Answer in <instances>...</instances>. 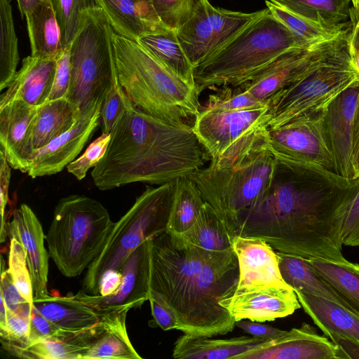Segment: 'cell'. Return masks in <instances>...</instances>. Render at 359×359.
<instances>
[{"label":"cell","mask_w":359,"mask_h":359,"mask_svg":"<svg viewBox=\"0 0 359 359\" xmlns=\"http://www.w3.org/2000/svg\"><path fill=\"white\" fill-rule=\"evenodd\" d=\"M345 214L341 238L344 245L359 246V177L344 193Z\"/></svg>","instance_id":"cell-43"},{"label":"cell","mask_w":359,"mask_h":359,"mask_svg":"<svg viewBox=\"0 0 359 359\" xmlns=\"http://www.w3.org/2000/svg\"><path fill=\"white\" fill-rule=\"evenodd\" d=\"M265 9L243 13L214 7L208 0L177 31L178 39L196 68Z\"/></svg>","instance_id":"cell-13"},{"label":"cell","mask_w":359,"mask_h":359,"mask_svg":"<svg viewBox=\"0 0 359 359\" xmlns=\"http://www.w3.org/2000/svg\"><path fill=\"white\" fill-rule=\"evenodd\" d=\"M0 297L4 299L6 311L9 312H17L23 305L29 303L18 290L8 269H6L3 257H1Z\"/></svg>","instance_id":"cell-48"},{"label":"cell","mask_w":359,"mask_h":359,"mask_svg":"<svg viewBox=\"0 0 359 359\" xmlns=\"http://www.w3.org/2000/svg\"><path fill=\"white\" fill-rule=\"evenodd\" d=\"M8 269L22 296L33 305L34 292L26 253L22 244L14 238H10Z\"/></svg>","instance_id":"cell-42"},{"label":"cell","mask_w":359,"mask_h":359,"mask_svg":"<svg viewBox=\"0 0 359 359\" xmlns=\"http://www.w3.org/2000/svg\"><path fill=\"white\" fill-rule=\"evenodd\" d=\"M34 307L46 318L60 329L79 334L97 325L104 318L86 304L74 299L69 294L61 296L48 294L34 298Z\"/></svg>","instance_id":"cell-24"},{"label":"cell","mask_w":359,"mask_h":359,"mask_svg":"<svg viewBox=\"0 0 359 359\" xmlns=\"http://www.w3.org/2000/svg\"><path fill=\"white\" fill-rule=\"evenodd\" d=\"M140 8H141L144 16L149 20L158 23L163 24L158 19L152 5V0H135Z\"/></svg>","instance_id":"cell-56"},{"label":"cell","mask_w":359,"mask_h":359,"mask_svg":"<svg viewBox=\"0 0 359 359\" xmlns=\"http://www.w3.org/2000/svg\"><path fill=\"white\" fill-rule=\"evenodd\" d=\"M216 93L208 96L200 110L228 111L244 110L266 106L255 99L243 85L215 88Z\"/></svg>","instance_id":"cell-40"},{"label":"cell","mask_w":359,"mask_h":359,"mask_svg":"<svg viewBox=\"0 0 359 359\" xmlns=\"http://www.w3.org/2000/svg\"><path fill=\"white\" fill-rule=\"evenodd\" d=\"M124 102L107 151L91 172L100 190L134 182L161 185L189 177L211 159L193 126L171 124L149 115L126 94Z\"/></svg>","instance_id":"cell-3"},{"label":"cell","mask_w":359,"mask_h":359,"mask_svg":"<svg viewBox=\"0 0 359 359\" xmlns=\"http://www.w3.org/2000/svg\"><path fill=\"white\" fill-rule=\"evenodd\" d=\"M119 84L139 109L167 123H187L201 109L197 87L139 42L112 32Z\"/></svg>","instance_id":"cell-4"},{"label":"cell","mask_w":359,"mask_h":359,"mask_svg":"<svg viewBox=\"0 0 359 359\" xmlns=\"http://www.w3.org/2000/svg\"><path fill=\"white\" fill-rule=\"evenodd\" d=\"M295 293L304 311L332 341L344 339L359 345L358 314L329 299Z\"/></svg>","instance_id":"cell-23"},{"label":"cell","mask_w":359,"mask_h":359,"mask_svg":"<svg viewBox=\"0 0 359 359\" xmlns=\"http://www.w3.org/2000/svg\"><path fill=\"white\" fill-rule=\"evenodd\" d=\"M325 112L294 119L269 130L267 146L276 158L318 174L347 187L351 182L337 172V163L325 127Z\"/></svg>","instance_id":"cell-11"},{"label":"cell","mask_w":359,"mask_h":359,"mask_svg":"<svg viewBox=\"0 0 359 359\" xmlns=\"http://www.w3.org/2000/svg\"><path fill=\"white\" fill-rule=\"evenodd\" d=\"M175 180L157 187L147 186L125 215L114 222L103 249L87 268L83 282L84 292L99 295L100 280L105 271H120L139 245L167 231Z\"/></svg>","instance_id":"cell-8"},{"label":"cell","mask_w":359,"mask_h":359,"mask_svg":"<svg viewBox=\"0 0 359 359\" xmlns=\"http://www.w3.org/2000/svg\"><path fill=\"white\" fill-rule=\"evenodd\" d=\"M114 29L100 6L84 13L70 45V84L66 98L80 112L102 104L118 81L112 40Z\"/></svg>","instance_id":"cell-9"},{"label":"cell","mask_w":359,"mask_h":359,"mask_svg":"<svg viewBox=\"0 0 359 359\" xmlns=\"http://www.w3.org/2000/svg\"><path fill=\"white\" fill-rule=\"evenodd\" d=\"M151 314L157 325L165 331L176 329L177 323L171 312L153 298H149Z\"/></svg>","instance_id":"cell-52"},{"label":"cell","mask_w":359,"mask_h":359,"mask_svg":"<svg viewBox=\"0 0 359 359\" xmlns=\"http://www.w3.org/2000/svg\"><path fill=\"white\" fill-rule=\"evenodd\" d=\"M60 27L62 48L74 41L83 24L84 13L100 6L97 0H51Z\"/></svg>","instance_id":"cell-39"},{"label":"cell","mask_w":359,"mask_h":359,"mask_svg":"<svg viewBox=\"0 0 359 359\" xmlns=\"http://www.w3.org/2000/svg\"><path fill=\"white\" fill-rule=\"evenodd\" d=\"M301 47L306 46L266 8L195 68L197 89L241 86L279 55Z\"/></svg>","instance_id":"cell-5"},{"label":"cell","mask_w":359,"mask_h":359,"mask_svg":"<svg viewBox=\"0 0 359 359\" xmlns=\"http://www.w3.org/2000/svg\"><path fill=\"white\" fill-rule=\"evenodd\" d=\"M44 1L51 0H16L22 18L25 17V15L30 13L39 3Z\"/></svg>","instance_id":"cell-57"},{"label":"cell","mask_w":359,"mask_h":359,"mask_svg":"<svg viewBox=\"0 0 359 359\" xmlns=\"http://www.w3.org/2000/svg\"><path fill=\"white\" fill-rule=\"evenodd\" d=\"M37 107L15 100L0 107V145L10 166L27 172L34 151L33 126Z\"/></svg>","instance_id":"cell-19"},{"label":"cell","mask_w":359,"mask_h":359,"mask_svg":"<svg viewBox=\"0 0 359 359\" xmlns=\"http://www.w3.org/2000/svg\"><path fill=\"white\" fill-rule=\"evenodd\" d=\"M232 248L239 265L236 290L264 285L290 286L281 276L276 252L263 239L236 236Z\"/></svg>","instance_id":"cell-21"},{"label":"cell","mask_w":359,"mask_h":359,"mask_svg":"<svg viewBox=\"0 0 359 359\" xmlns=\"http://www.w3.org/2000/svg\"><path fill=\"white\" fill-rule=\"evenodd\" d=\"M358 7H359V0H358Z\"/></svg>","instance_id":"cell-60"},{"label":"cell","mask_w":359,"mask_h":359,"mask_svg":"<svg viewBox=\"0 0 359 359\" xmlns=\"http://www.w3.org/2000/svg\"><path fill=\"white\" fill-rule=\"evenodd\" d=\"M238 279L233 248L208 250L167 231L150 240L149 298L171 312L184 334L233 331L236 322L220 301L233 294Z\"/></svg>","instance_id":"cell-2"},{"label":"cell","mask_w":359,"mask_h":359,"mask_svg":"<svg viewBox=\"0 0 359 359\" xmlns=\"http://www.w3.org/2000/svg\"><path fill=\"white\" fill-rule=\"evenodd\" d=\"M179 236L208 250L220 252L232 248V240L226 226L207 202L201 208L191 227Z\"/></svg>","instance_id":"cell-34"},{"label":"cell","mask_w":359,"mask_h":359,"mask_svg":"<svg viewBox=\"0 0 359 359\" xmlns=\"http://www.w3.org/2000/svg\"><path fill=\"white\" fill-rule=\"evenodd\" d=\"M348 49H349V54L351 56L352 63H353L355 69L359 74V50L352 48L349 47V46H348Z\"/></svg>","instance_id":"cell-58"},{"label":"cell","mask_w":359,"mask_h":359,"mask_svg":"<svg viewBox=\"0 0 359 359\" xmlns=\"http://www.w3.org/2000/svg\"><path fill=\"white\" fill-rule=\"evenodd\" d=\"M174 201L167 231L182 235L196 220L205 201L198 187L189 177L177 179Z\"/></svg>","instance_id":"cell-37"},{"label":"cell","mask_w":359,"mask_h":359,"mask_svg":"<svg viewBox=\"0 0 359 359\" xmlns=\"http://www.w3.org/2000/svg\"><path fill=\"white\" fill-rule=\"evenodd\" d=\"M125 94L118 81L107 91L100 110L102 133H110L121 115L125 107Z\"/></svg>","instance_id":"cell-45"},{"label":"cell","mask_w":359,"mask_h":359,"mask_svg":"<svg viewBox=\"0 0 359 359\" xmlns=\"http://www.w3.org/2000/svg\"><path fill=\"white\" fill-rule=\"evenodd\" d=\"M221 305L236 322L250 320L264 323L292 314L301 304L290 286L264 285L236 290L224 297Z\"/></svg>","instance_id":"cell-16"},{"label":"cell","mask_w":359,"mask_h":359,"mask_svg":"<svg viewBox=\"0 0 359 359\" xmlns=\"http://www.w3.org/2000/svg\"><path fill=\"white\" fill-rule=\"evenodd\" d=\"M11 166L3 153L0 151V208H1V231L0 241L4 242L8 236L6 218V208L8 201V187L11 180Z\"/></svg>","instance_id":"cell-50"},{"label":"cell","mask_w":359,"mask_h":359,"mask_svg":"<svg viewBox=\"0 0 359 359\" xmlns=\"http://www.w3.org/2000/svg\"><path fill=\"white\" fill-rule=\"evenodd\" d=\"M127 313L110 316L94 339L83 359H142L129 339Z\"/></svg>","instance_id":"cell-31"},{"label":"cell","mask_w":359,"mask_h":359,"mask_svg":"<svg viewBox=\"0 0 359 359\" xmlns=\"http://www.w3.org/2000/svg\"><path fill=\"white\" fill-rule=\"evenodd\" d=\"M56 70L47 101L66 97L70 84V46L63 48L55 57Z\"/></svg>","instance_id":"cell-47"},{"label":"cell","mask_w":359,"mask_h":359,"mask_svg":"<svg viewBox=\"0 0 359 359\" xmlns=\"http://www.w3.org/2000/svg\"><path fill=\"white\" fill-rule=\"evenodd\" d=\"M102 104L81 113L74 125L47 145L34 151L27 170L32 178L61 172L75 160L100 123Z\"/></svg>","instance_id":"cell-15"},{"label":"cell","mask_w":359,"mask_h":359,"mask_svg":"<svg viewBox=\"0 0 359 359\" xmlns=\"http://www.w3.org/2000/svg\"><path fill=\"white\" fill-rule=\"evenodd\" d=\"M310 265L346 299L359 315V264L306 259Z\"/></svg>","instance_id":"cell-36"},{"label":"cell","mask_w":359,"mask_h":359,"mask_svg":"<svg viewBox=\"0 0 359 359\" xmlns=\"http://www.w3.org/2000/svg\"><path fill=\"white\" fill-rule=\"evenodd\" d=\"M111 140V133H102L91 142L84 153L67 166V171L77 180L86 176L88 170L95 168L104 156Z\"/></svg>","instance_id":"cell-44"},{"label":"cell","mask_w":359,"mask_h":359,"mask_svg":"<svg viewBox=\"0 0 359 359\" xmlns=\"http://www.w3.org/2000/svg\"><path fill=\"white\" fill-rule=\"evenodd\" d=\"M18 41L10 0H0V90L7 88L17 72Z\"/></svg>","instance_id":"cell-38"},{"label":"cell","mask_w":359,"mask_h":359,"mask_svg":"<svg viewBox=\"0 0 359 359\" xmlns=\"http://www.w3.org/2000/svg\"><path fill=\"white\" fill-rule=\"evenodd\" d=\"M281 276L294 291L329 299L354 311L346 299L320 276L306 259L276 251Z\"/></svg>","instance_id":"cell-27"},{"label":"cell","mask_w":359,"mask_h":359,"mask_svg":"<svg viewBox=\"0 0 359 359\" xmlns=\"http://www.w3.org/2000/svg\"><path fill=\"white\" fill-rule=\"evenodd\" d=\"M358 81L359 74L352 63L348 42L270 100L266 123L268 129L325 112L338 95Z\"/></svg>","instance_id":"cell-10"},{"label":"cell","mask_w":359,"mask_h":359,"mask_svg":"<svg viewBox=\"0 0 359 359\" xmlns=\"http://www.w3.org/2000/svg\"><path fill=\"white\" fill-rule=\"evenodd\" d=\"M76 334H74L60 329L41 315L34 306H32L30 332L27 344L43 339L64 341L71 339Z\"/></svg>","instance_id":"cell-46"},{"label":"cell","mask_w":359,"mask_h":359,"mask_svg":"<svg viewBox=\"0 0 359 359\" xmlns=\"http://www.w3.org/2000/svg\"><path fill=\"white\" fill-rule=\"evenodd\" d=\"M270 13L306 47L323 43L347 34L350 21L334 27H327L300 17L283 6L266 1Z\"/></svg>","instance_id":"cell-33"},{"label":"cell","mask_w":359,"mask_h":359,"mask_svg":"<svg viewBox=\"0 0 359 359\" xmlns=\"http://www.w3.org/2000/svg\"><path fill=\"white\" fill-rule=\"evenodd\" d=\"M114 225L98 201L78 194L62 198L45 236L49 256L63 276H79L100 253Z\"/></svg>","instance_id":"cell-7"},{"label":"cell","mask_w":359,"mask_h":359,"mask_svg":"<svg viewBox=\"0 0 359 359\" xmlns=\"http://www.w3.org/2000/svg\"><path fill=\"white\" fill-rule=\"evenodd\" d=\"M31 318L6 311V329L0 332L1 339L26 344L30 332Z\"/></svg>","instance_id":"cell-49"},{"label":"cell","mask_w":359,"mask_h":359,"mask_svg":"<svg viewBox=\"0 0 359 359\" xmlns=\"http://www.w3.org/2000/svg\"><path fill=\"white\" fill-rule=\"evenodd\" d=\"M121 283V272L118 270L105 271L99 283V295L106 296L114 293Z\"/></svg>","instance_id":"cell-53"},{"label":"cell","mask_w":359,"mask_h":359,"mask_svg":"<svg viewBox=\"0 0 359 359\" xmlns=\"http://www.w3.org/2000/svg\"><path fill=\"white\" fill-rule=\"evenodd\" d=\"M150 240L139 245L128 257L120 271L121 283L109 295H91L79 290L69 294L104 316L127 313L133 308L140 307L149 299Z\"/></svg>","instance_id":"cell-14"},{"label":"cell","mask_w":359,"mask_h":359,"mask_svg":"<svg viewBox=\"0 0 359 359\" xmlns=\"http://www.w3.org/2000/svg\"><path fill=\"white\" fill-rule=\"evenodd\" d=\"M188 83L195 86V67L186 55L175 30L165 28L136 41Z\"/></svg>","instance_id":"cell-32"},{"label":"cell","mask_w":359,"mask_h":359,"mask_svg":"<svg viewBox=\"0 0 359 359\" xmlns=\"http://www.w3.org/2000/svg\"><path fill=\"white\" fill-rule=\"evenodd\" d=\"M351 1H352V5L354 7H358V0H351Z\"/></svg>","instance_id":"cell-59"},{"label":"cell","mask_w":359,"mask_h":359,"mask_svg":"<svg viewBox=\"0 0 359 359\" xmlns=\"http://www.w3.org/2000/svg\"><path fill=\"white\" fill-rule=\"evenodd\" d=\"M98 331L97 325L64 341L43 339L24 344L1 339V343L5 351L21 358L83 359Z\"/></svg>","instance_id":"cell-26"},{"label":"cell","mask_w":359,"mask_h":359,"mask_svg":"<svg viewBox=\"0 0 359 359\" xmlns=\"http://www.w3.org/2000/svg\"><path fill=\"white\" fill-rule=\"evenodd\" d=\"M346 188L277 160L264 199L240 218L235 236L257 237L276 251L304 259L346 261L341 238Z\"/></svg>","instance_id":"cell-1"},{"label":"cell","mask_w":359,"mask_h":359,"mask_svg":"<svg viewBox=\"0 0 359 359\" xmlns=\"http://www.w3.org/2000/svg\"><path fill=\"white\" fill-rule=\"evenodd\" d=\"M269 109L266 105L228 111L200 110L193 128L210 156V163L234 161L265 140Z\"/></svg>","instance_id":"cell-12"},{"label":"cell","mask_w":359,"mask_h":359,"mask_svg":"<svg viewBox=\"0 0 359 359\" xmlns=\"http://www.w3.org/2000/svg\"><path fill=\"white\" fill-rule=\"evenodd\" d=\"M80 115L79 109L66 97L48 100L37 107L32 131L34 151L68 131Z\"/></svg>","instance_id":"cell-28"},{"label":"cell","mask_w":359,"mask_h":359,"mask_svg":"<svg viewBox=\"0 0 359 359\" xmlns=\"http://www.w3.org/2000/svg\"><path fill=\"white\" fill-rule=\"evenodd\" d=\"M56 60L25 57L7 90L0 97V107L8 102L20 100L39 107L47 101L54 81Z\"/></svg>","instance_id":"cell-22"},{"label":"cell","mask_w":359,"mask_h":359,"mask_svg":"<svg viewBox=\"0 0 359 359\" xmlns=\"http://www.w3.org/2000/svg\"><path fill=\"white\" fill-rule=\"evenodd\" d=\"M236 325L255 337L264 341L275 339L283 335L287 331L280 330L267 325H262L251 320H238Z\"/></svg>","instance_id":"cell-51"},{"label":"cell","mask_w":359,"mask_h":359,"mask_svg":"<svg viewBox=\"0 0 359 359\" xmlns=\"http://www.w3.org/2000/svg\"><path fill=\"white\" fill-rule=\"evenodd\" d=\"M205 0H152L154 12L164 25L177 31L191 18Z\"/></svg>","instance_id":"cell-41"},{"label":"cell","mask_w":359,"mask_h":359,"mask_svg":"<svg viewBox=\"0 0 359 359\" xmlns=\"http://www.w3.org/2000/svg\"><path fill=\"white\" fill-rule=\"evenodd\" d=\"M212 337L180 336L175 342L172 358L176 359H226L237 358L262 344L259 338L241 336L229 339H212Z\"/></svg>","instance_id":"cell-25"},{"label":"cell","mask_w":359,"mask_h":359,"mask_svg":"<svg viewBox=\"0 0 359 359\" xmlns=\"http://www.w3.org/2000/svg\"><path fill=\"white\" fill-rule=\"evenodd\" d=\"M9 238H16L22 245L30 273L34 298L48 294V256L45 246V234L39 219L32 208L21 204L12 214L7 224Z\"/></svg>","instance_id":"cell-20"},{"label":"cell","mask_w":359,"mask_h":359,"mask_svg":"<svg viewBox=\"0 0 359 359\" xmlns=\"http://www.w3.org/2000/svg\"><path fill=\"white\" fill-rule=\"evenodd\" d=\"M353 166L357 179L359 177V95L353 118Z\"/></svg>","instance_id":"cell-54"},{"label":"cell","mask_w":359,"mask_h":359,"mask_svg":"<svg viewBox=\"0 0 359 359\" xmlns=\"http://www.w3.org/2000/svg\"><path fill=\"white\" fill-rule=\"evenodd\" d=\"M292 13L327 27L349 21L351 0H270Z\"/></svg>","instance_id":"cell-35"},{"label":"cell","mask_w":359,"mask_h":359,"mask_svg":"<svg viewBox=\"0 0 359 359\" xmlns=\"http://www.w3.org/2000/svg\"><path fill=\"white\" fill-rule=\"evenodd\" d=\"M349 21L351 29L348 36V46L359 50V7L351 6Z\"/></svg>","instance_id":"cell-55"},{"label":"cell","mask_w":359,"mask_h":359,"mask_svg":"<svg viewBox=\"0 0 359 359\" xmlns=\"http://www.w3.org/2000/svg\"><path fill=\"white\" fill-rule=\"evenodd\" d=\"M25 18L31 55L42 59H55L63 48L52 1H41Z\"/></svg>","instance_id":"cell-29"},{"label":"cell","mask_w":359,"mask_h":359,"mask_svg":"<svg viewBox=\"0 0 359 359\" xmlns=\"http://www.w3.org/2000/svg\"><path fill=\"white\" fill-rule=\"evenodd\" d=\"M276 158L266 138L235 161L209 165L189 177L204 201L223 221L231 240L240 218L264 199L273 177Z\"/></svg>","instance_id":"cell-6"},{"label":"cell","mask_w":359,"mask_h":359,"mask_svg":"<svg viewBox=\"0 0 359 359\" xmlns=\"http://www.w3.org/2000/svg\"><path fill=\"white\" fill-rule=\"evenodd\" d=\"M359 95V81L338 95L325 111V127L337 163L338 174L351 182L353 166V118Z\"/></svg>","instance_id":"cell-18"},{"label":"cell","mask_w":359,"mask_h":359,"mask_svg":"<svg viewBox=\"0 0 359 359\" xmlns=\"http://www.w3.org/2000/svg\"><path fill=\"white\" fill-rule=\"evenodd\" d=\"M117 34L131 40L165 28L147 19L135 0H97Z\"/></svg>","instance_id":"cell-30"},{"label":"cell","mask_w":359,"mask_h":359,"mask_svg":"<svg viewBox=\"0 0 359 359\" xmlns=\"http://www.w3.org/2000/svg\"><path fill=\"white\" fill-rule=\"evenodd\" d=\"M347 358L344 351L316 329L304 323L283 335L266 341L237 359H337Z\"/></svg>","instance_id":"cell-17"}]
</instances>
